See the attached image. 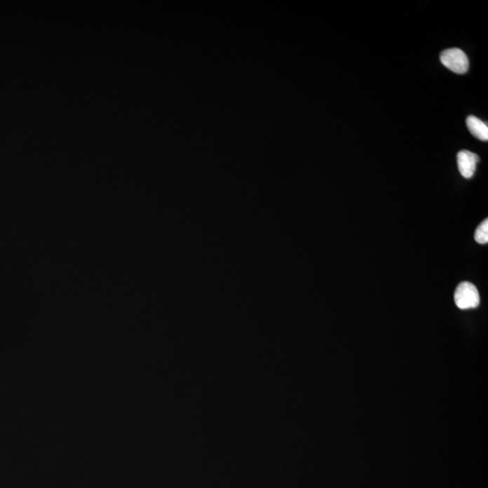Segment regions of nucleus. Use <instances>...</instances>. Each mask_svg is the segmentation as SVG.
Segmentation results:
<instances>
[{"label":"nucleus","instance_id":"4","mask_svg":"<svg viewBox=\"0 0 488 488\" xmlns=\"http://www.w3.org/2000/svg\"><path fill=\"white\" fill-rule=\"evenodd\" d=\"M467 126L472 135L482 142H487L488 126L487 122L482 121L475 116H469L467 118Z\"/></svg>","mask_w":488,"mask_h":488},{"label":"nucleus","instance_id":"2","mask_svg":"<svg viewBox=\"0 0 488 488\" xmlns=\"http://www.w3.org/2000/svg\"><path fill=\"white\" fill-rule=\"evenodd\" d=\"M440 61L444 67L456 74L467 73L469 61L467 55L459 48L447 49L440 54Z\"/></svg>","mask_w":488,"mask_h":488},{"label":"nucleus","instance_id":"1","mask_svg":"<svg viewBox=\"0 0 488 488\" xmlns=\"http://www.w3.org/2000/svg\"><path fill=\"white\" fill-rule=\"evenodd\" d=\"M454 299L461 309H475L480 305V293L474 284L464 281L456 287Z\"/></svg>","mask_w":488,"mask_h":488},{"label":"nucleus","instance_id":"5","mask_svg":"<svg viewBox=\"0 0 488 488\" xmlns=\"http://www.w3.org/2000/svg\"><path fill=\"white\" fill-rule=\"evenodd\" d=\"M475 242L480 244H487L488 243V220L483 221L480 226L477 228L475 233Z\"/></svg>","mask_w":488,"mask_h":488},{"label":"nucleus","instance_id":"3","mask_svg":"<svg viewBox=\"0 0 488 488\" xmlns=\"http://www.w3.org/2000/svg\"><path fill=\"white\" fill-rule=\"evenodd\" d=\"M480 158L473 152L462 150L458 154V165L459 172L463 177L471 178L477 170V165Z\"/></svg>","mask_w":488,"mask_h":488}]
</instances>
